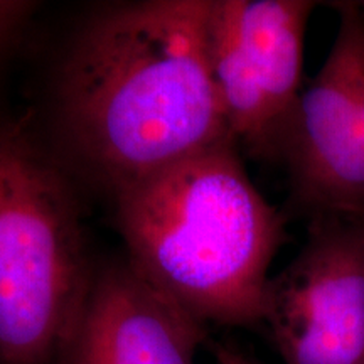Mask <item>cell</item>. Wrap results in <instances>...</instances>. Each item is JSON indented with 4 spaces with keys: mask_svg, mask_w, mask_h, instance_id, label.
I'll return each mask as SVG.
<instances>
[{
    "mask_svg": "<svg viewBox=\"0 0 364 364\" xmlns=\"http://www.w3.org/2000/svg\"><path fill=\"white\" fill-rule=\"evenodd\" d=\"M209 6L112 4L68 43L53 80L54 129L70 161L110 194L231 140L209 68Z\"/></svg>",
    "mask_w": 364,
    "mask_h": 364,
    "instance_id": "1",
    "label": "cell"
},
{
    "mask_svg": "<svg viewBox=\"0 0 364 364\" xmlns=\"http://www.w3.org/2000/svg\"><path fill=\"white\" fill-rule=\"evenodd\" d=\"M127 260L204 326L263 324L287 218L226 140L115 191Z\"/></svg>",
    "mask_w": 364,
    "mask_h": 364,
    "instance_id": "2",
    "label": "cell"
},
{
    "mask_svg": "<svg viewBox=\"0 0 364 364\" xmlns=\"http://www.w3.org/2000/svg\"><path fill=\"white\" fill-rule=\"evenodd\" d=\"M93 275L63 159L0 115V364L59 363Z\"/></svg>",
    "mask_w": 364,
    "mask_h": 364,
    "instance_id": "3",
    "label": "cell"
},
{
    "mask_svg": "<svg viewBox=\"0 0 364 364\" xmlns=\"http://www.w3.org/2000/svg\"><path fill=\"white\" fill-rule=\"evenodd\" d=\"M316 2L211 0L208 58L228 132L241 154L282 162L304 91Z\"/></svg>",
    "mask_w": 364,
    "mask_h": 364,
    "instance_id": "4",
    "label": "cell"
},
{
    "mask_svg": "<svg viewBox=\"0 0 364 364\" xmlns=\"http://www.w3.org/2000/svg\"><path fill=\"white\" fill-rule=\"evenodd\" d=\"M263 324L284 364H364V204L311 218L270 279Z\"/></svg>",
    "mask_w": 364,
    "mask_h": 364,
    "instance_id": "5",
    "label": "cell"
},
{
    "mask_svg": "<svg viewBox=\"0 0 364 364\" xmlns=\"http://www.w3.org/2000/svg\"><path fill=\"white\" fill-rule=\"evenodd\" d=\"M326 63L304 86L282 164L292 201L311 218L364 204V14L338 2Z\"/></svg>",
    "mask_w": 364,
    "mask_h": 364,
    "instance_id": "6",
    "label": "cell"
},
{
    "mask_svg": "<svg viewBox=\"0 0 364 364\" xmlns=\"http://www.w3.org/2000/svg\"><path fill=\"white\" fill-rule=\"evenodd\" d=\"M208 327L129 260L95 270L59 364H196Z\"/></svg>",
    "mask_w": 364,
    "mask_h": 364,
    "instance_id": "7",
    "label": "cell"
},
{
    "mask_svg": "<svg viewBox=\"0 0 364 364\" xmlns=\"http://www.w3.org/2000/svg\"><path fill=\"white\" fill-rule=\"evenodd\" d=\"M36 11V2L0 0V68L21 43Z\"/></svg>",
    "mask_w": 364,
    "mask_h": 364,
    "instance_id": "8",
    "label": "cell"
},
{
    "mask_svg": "<svg viewBox=\"0 0 364 364\" xmlns=\"http://www.w3.org/2000/svg\"><path fill=\"white\" fill-rule=\"evenodd\" d=\"M213 356H215V364H258L248 358L247 354L240 353L238 349L231 348V346L223 343H213Z\"/></svg>",
    "mask_w": 364,
    "mask_h": 364,
    "instance_id": "9",
    "label": "cell"
},
{
    "mask_svg": "<svg viewBox=\"0 0 364 364\" xmlns=\"http://www.w3.org/2000/svg\"><path fill=\"white\" fill-rule=\"evenodd\" d=\"M358 6L361 7V11H363V14H364V2H358Z\"/></svg>",
    "mask_w": 364,
    "mask_h": 364,
    "instance_id": "10",
    "label": "cell"
}]
</instances>
